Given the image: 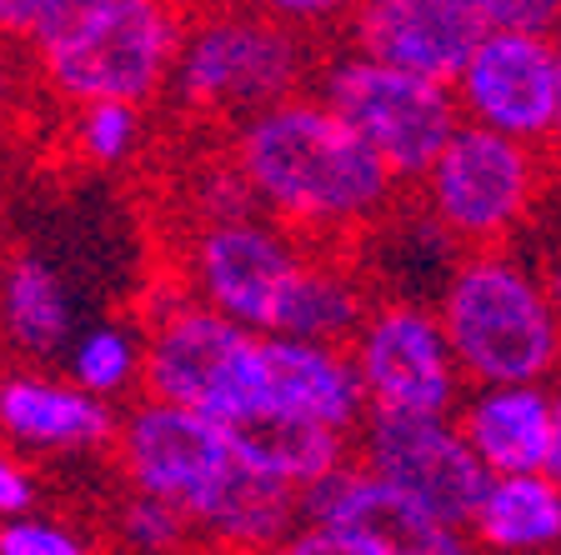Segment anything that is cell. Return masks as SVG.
I'll return each mask as SVG.
<instances>
[{
	"label": "cell",
	"mask_w": 561,
	"mask_h": 555,
	"mask_svg": "<svg viewBox=\"0 0 561 555\" xmlns=\"http://www.w3.org/2000/svg\"><path fill=\"white\" fill-rule=\"evenodd\" d=\"M231 161L245 175L261 216L321 251L362 241L401 200V181L321 95L280 101L231 136Z\"/></svg>",
	"instance_id": "1"
},
{
	"label": "cell",
	"mask_w": 561,
	"mask_h": 555,
	"mask_svg": "<svg viewBox=\"0 0 561 555\" xmlns=\"http://www.w3.org/2000/svg\"><path fill=\"white\" fill-rule=\"evenodd\" d=\"M0 25L25 35L46 85L85 105H146L171 91L186 21L156 0H5Z\"/></svg>",
	"instance_id": "2"
},
{
	"label": "cell",
	"mask_w": 561,
	"mask_h": 555,
	"mask_svg": "<svg viewBox=\"0 0 561 555\" xmlns=\"http://www.w3.org/2000/svg\"><path fill=\"white\" fill-rule=\"evenodd\" d=\"M436 315L477 391L561 381V315L547 276L512 251H467Z\"/></svg>",
	"instance_id": "3"
},
{
	"label": "cell",
	"mask_w": 561,
	"mask_h": 555,
	"mask_svg": "<svg viewBox=\"0 0 561 555\" xmlns=\"http://www.w3.org/2000/svg\"><path fill=\"white\" fill-rule=\"evenodd\" d=\"M306 41L271 11H210L186 25L171 95L196 116L245 126L280 101H296L306 81Z\"/></svg>",
	"instance_id": "4"
},
{
	"label": "cell",
	"mask_w": 561,
	"mask_h": 555,
	"mask_svg": "<svg viewBox=\"0 0 561 555\" xmlns=\"http://www.w3.org/2000/svg\"><path fill=\"white\" fill-rule=\"evenodd\" d=\"M316 95L391 165L397 181L416 185L432 175V165L442 161L456 130L467 126L451 85L391 70L362 50L331 56L321 81H316Z\"/></svg>",
	"instance_id": "5"
},
{
	"label": "cell",
	"mask_w": 561,
	"mask_h": 555,
	"mask_svg": "<svg viewBox=\"0 0 561 555\" xmlns=\"http://www.w3.org/2000/svg\"><path fill=\"white\" fill-rule=\"evenodd\" d=\"M541 165L537 146L481 126H461L432 175L421 181V210L451 235L461 251H506L541 200Z\"/></svg>",
	"instance_id": "6"
},
{
	"label": "cell",
	"mask_w": 561,
	"mask_h": 555,
	"mask_svg": "<svg viewBox=\"0 0 561 555\" xmlns=\"http://www.w3.org/2000/svg\"><path fill=\"white\" fill-rule=\"evenodd\" d=\"M256 356L261 336L201 305L196 296H181L146 325V391L226 426L261 405Z\"/></svg>",
	"instance_id": "7"
},
{
	"label": "cell",
	"mask_w": 561,
	"mask_h": 555,
	"mask_svg": "<svg viewBox=\"0 0 561 555\" xmlns=\"http://www.w3.org/2000/svg\"><path fill=\"white\" fill-rule=\"evenodd\" d=\"M316 251L321 245L301 241L271 216L216 220L191 241L186 276L201 305L245 325L251 336H280Z\"/></svg>",
	"instance_id": "8"
},
{
	"label": "cell",
	"mask_w": 561,
	"mask_h": 555,
	"mask_svg": "<svg viewBox=\"0 0 561 555\" xmlns=\"http://www.w3.org/2000/svg\"><path fill=\"white\" fill-rule=\"evenodd\" d=\"M351 360L366 385L371 411L386 416H456L461 411V366L446 340L436 305L381 301L376 296L366 325L351 340Z\"/></svg>",
	"instance_id": "9"
},
{
	"label": "cell",
	"mask_w": 561,
	"mask_h": 555,
	"mask_svg": "<svg viewBox=\"0 0 561 555\" xmlns=\"http://www.w3.org/2000/svg\"><path fill=\"white\" fill-rule=\"evenodd\" d=\"M356 455L386 486L407 490L416 506L442 516L456 531H471L491 490L486 465L467 446L456 416H386L371 411L356 436Z\"/></svg>",
	"instance_id": "10"
},
{
	"label": "cell",
	"mask_w": 561,
	"mask_h": 555,
	"mask_svg": "<svg viewBox=\"0 0 561 555\" xmlns=\"http://www.w3.org/2000/svg\"><path fill=\"white\" fill-rule=\"evenodd\" d=\"M116 455L136 496H151L175 506L181 516H196L206 496L236 471V451L216 420L196 416L171 401H136L121 416Z\"/></svg>",
	"instance_id": "11"
},
{
	"label": "cell",
	"mask_w": 561,
	"mask_h": 555,
	"mask_svg": "<svg viewBox=\"0 0 561 555\" xmlns=\"http://www.w3.org/2000/svg\"><path fill=\"white\" fill-rule=\"evenodd\" d=\"M451 91L467 126L512 136L522 146H551L561 101V41L491 31Z\"/></svg>",
	"instance_id": "12"
},
{
	"label": "cell",
	"mask_w": 561,
	"mask_h": 555,
	"mask_svg": "<svg viewBox=\"0 0 561 555\" xmlns=\"http://www.w3.org/2000/svg\"><path fill=\"white\" fill-rule=\"evenodd\" d=\"M346 31L351 50L421 81L456 85L491 25L481 0H371L346 15Z\"/></svg>",
	"instance_id": "13"
},
{
	"label": "cell",
	"mask_w": 561,
	"mask_h": 555,
	"mask_svg": "<svg viewBox=\"0 0 561 555\" xmlns=\"http://www.w3.org/2000/svg\"><path fill=\"white\" fill-rule=\"evenodd\" d=\"M306 525H327L362 541L376 555H471V531H456L442 516L386 486L366 465H346L336 481L306 496Z\"/></svg>",
	"instance_id": "14"
},
{
	"label": "cell",
	"mask_w": 561,
	"mask_h": 555,
	"mask_svg": "<svg viewBox=\"0 0 561 555\" xmlns=\"http://www.w3.org/2000/svg\"><path fill=\"white\" fill-rule=\"evenodd\" d=\"M256 385H261V405L286 411L296 420H311L321 430H336L346 440L362 436L366 416H371L366 385L356 375V360H351L346 346L261 336Z\"/></svg>",
	"instance_id": "15"
},
{
	"label": "cell",
	"mask_w": 561,
	"mask_h": 555,
	"mask_svg": "<svg viewBox=\"0 0 561 555\" xmlns=\"http://www.w3.org/2000/svg\"><path fill=\"white\" fill-rule=\"evenodd\" d=\"M0 426L25 451H101L116 446L121 420L70 375L15 370L0 385Z\"/></svg>",
	"instance_id": "16"
},
{
	"label": "cell",
	"mask_w": 561,
	"mask_h": 555,
	"mask_svg": "<svg viewBox=\"0 0 561 555\" xmlns=\"http://www.w3.org/2000/svg\"><path fill=\"white\" fill-rule=\"evenodd\" d=\"M456 426L486 465L491 481L547 475L551 461V385H502L471 391L456 411Z\"/></svg>",
	"instance_id": "17"
},
{
	"label": "cell",
	"mask_w": 561,
	"mask_h": 555,
	"mask_svg": "<svg viewBox=\"0 0 561 555\" xmlns=\"http://www.w3.org/2000/svg\"><path fill=\"white\" fill-rule=\"evenodd\" d=\"M221 430L245 471L266 475V481H280V486H291L296 496L321 490L327 481H336L351 465L346 436L321 430V426H311V420H296V416H286V411H271V405H256V411L226 420Z\"/></svg>",
	"instance_id": "18"
},
{
	"label": "cell",
	"mask_w": 561,
	"mask_h": 555,
	"mask_svg": "<svg viewBox=\"0 0 561 555\" xmlns=\"http://www.w3.org/2000/svg\"><path fill=\"white\" fill-rule=\"evenodd\" d=\"M301 516H306V496H296L291 486L266 481V475L245 471V465L236 461V471L210 490L206 506L191 516V525H201L210 541L236 545V551L276 555L291 545Z\"/></svg>",
	"instance_id": "19"
},
{
	"label": "cell",
	"mask_w": 561,
	"mask_h": 555,
	"mask_svg": "<svg viewBox=\"0 0 561 555\" xmlns=\"http://www.w3.org/2000/svg\"><path fill=\"white\" fill-rule=\"evenodd\" d=\"M481 551L491 555H557L561 551V486L551 475L491 481L471 521Z\"/></svg>",
	"instance_id": "20"
},
{
	"label": "cell",
	"mask_w": 561,
	"mask_h": 555,
	"mask_svg": "<svg viewBox=\"0 0 561 555\" xmlns=\"http://www.w3.org/2000/svg\"><path fill=\"white\" fill-rule=\"evenodd\" d=\"M0 305H5V331H11L15 350H25L31 360L66 356L76 346V336H70V296L41 255H15L5 266Z\"/></svg>",
	"instance_id": "21"
},
{
	"label": "cell",
	"mask_w": 561,
	"mask_h": 555,
	"mask_svg": "<svg viewBox=\"0 0 561 555\" xmlns=\"http://www.w3.org/2000/svg\"><path fill=\"white\" fill-rule=\"evenodd\" d=\"M66 375L95 401H116L136 381H146V336H130L126 325H91L66 350Z\"/></svg>",
	"instance_id": "22"
},
{
	"label": "cell",
	"mask_w": 561,
	"mask_h": 555,
	"mask_svg": "<svg viewBox=\"0 0 561 555\" xmlns=\"http://www.w3.org/2000/svg\"><path fill=\"white\" fill-rule=\"evenodd\" d=\"M140 146V105H85L76 111V151L95 165H121Z\"/></svg>",
	"instance_id": "23"
},
{
	"label": "cell",
	"mask_w": 561,
	"mask_h": 555,
	"mask_svg": "<svg viewBox=\"0 0 561 555\" xmlns=\"http://www.w3.org/2000/svg\"><path fill=\"white\" fill-rule=\"evenodd\" d=\"M116 531L136 555H171V551H181L191 521L175 506H165V500H151V496H136V490H130V500L116 516Z\"/></svg>",
	"instance_id": "24"
},
{
	"label": "cell",
	"mask_w": 561,
	"mask_h": 555,
	"mask_svg": "<svg viewBox=\"0 0 561 555\" xmlns=\"http://www.w3.org/2000/svg\"><path fill=\"white\" fill-rule=\"evenodd\" d=\"M0 555H91V551H85V541L76 531H66V525L25 516V521H5V531H0Z\"/></svg>",
	"instance_id": "25"
},
{
	"label": "cell",
	"mask_w": 561,
	"mask_h": 555,
	"mask_svg": "<svg viewBox=\"0 0 561 555\" xmlns=\"http://www.w3.org/2000/svg\"><path fill=\"white\" fill-rule=\"evenodd\" d=\"M481 11H486L491 31L561 41V5H551V0H481Z\"/></svg>",
	"instance_id": "26"
},
{
	"label": "cell",
	"mask_w": 561,
	"mask_h": 555,
	"mask_svg": "<svg viewBox=\"0 0 561 555\" xmlns=\"http://www.w3.org/2000/svg\"><path fill=\"white\" fill-rule=\"evenodd\" d=\"M35 475L25 461H15V455H5L0 461V510H5V521H25L35 510Z\"/></svg>",
	"instance_id": "27"
},
{
	"label": "cell",
	"mask_w": 561,
	"mask_h": 555,
	"mask_svg": "<svg viewBox=\"0 0 561 555\" xmlns=\"http://www.w3.org/2000/svg\"><path fill=\"white\" fill-rule=\"evenodd\" d=\"M280 555H376V551H366V545L351 541V535L327 531V525H301Z\"/></svg>",
	"instance_id": "28"
},
{
	"label": "cell",
	"mask_w": 561,
	"mask_h": 555,
	"mask_svg": "<svg viewBox=\"0 0 561 555\" xmlns=\"http://www.w3.org/2000/svg\"><path fill=\"white\" fill-rule=\"evenodd\" d=\"M271 15L286 21L291 31H306V25L331 21V15H346V11H341V5H316V0H286V5H271Z\"/></svg>",
	"instance_id": "29"
},
{
	"label": "cell",
	"mask_w": 561,
	"mask_h": 555,
	"mask_svg": "<svg viewBox=\"0 0 561 555\" xmlns=\"http://www.w3.org/2000/svg\"><path fill=\"white\" fill-rule=\"evenodd\" d=\"M547 475L561 486V381H551V461Z\"/></svg>",
	"instance_id": "30"
},
{
	"label": "cell",
	"mask_w": 561,
	"mask_h": 555,
	"mask_svg": "<svg viewBox=\"0 0 561 555\" xmlns=\"http://www.w3.org/2000/svg\"><path fill=\"white\" fill-rule=\"evenodd\" d=\"M547 286H551V301H557V315H561V266L547 276Z\"/></svg>",
	"instance_id": "31"
},
{
	"label": "cell",
	"mask_w": 561,
	"mask_h": 555,
	"mask_svg": "<svg viewBox=\"0 0 561 555\" xmlns=\"http://www.w3.org/2000/svg\"><path fill=\"white\" fill-rule=\"evenodd\" d=\"M551 155L561 161V101H557V126H551Z\"/></svg>",
	"instance_id": "32"
},
{
	"label": "cell",
	"mask_w": 561,
	"mask_h": 555,
	"mask_svg": "<svg viewBox=\"0 0 561 555\" xmlns=\"http://www.w3.org/2000/svg\"><path fill=\"white\" fill-rule=\"evenodd\" d=\"M557 555H561V551H557Z\"/></svg>",
	"instance_id": "33"
},
{
	"label": "cell",
	"mask_w": 561,
	"mask_h": 555,
	"mask_svg": "<svg viewBox=\"0 0 561 555\" xmlns=\"http://www.w3.org/2000/svg\"><path fill=\"white\" fill-rule=\"evenodd\" d=\"M276 555H280V551H276Z\"/></svg>",
	"instance_id": "34"
}]
</instances>
